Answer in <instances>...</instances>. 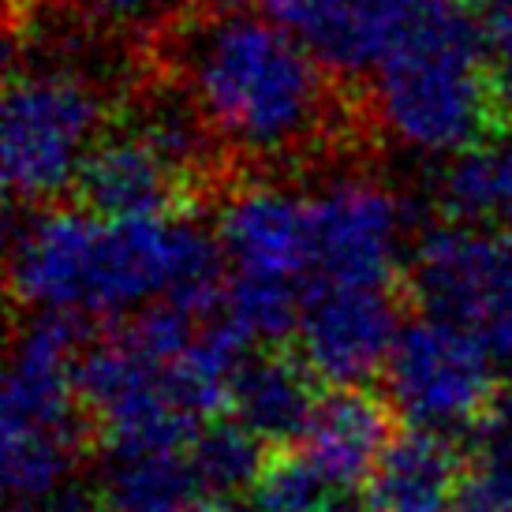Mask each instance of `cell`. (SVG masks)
Segmentation results:
<instances>
[{
	"mask_svg": "<svg viewBox=\"0 0 512 512\" xmlns=\"http://www.w3.org/2000/svg\"><path fill=\"white\" fill-rule=\"evenodd\" d=\"M217 273V236L180 210H38L15 228L8 251V285L19 307L75 326L214 296Z\"/></svg>",
	"mask_w": 512,
	"mask_h": 512,
	"instance_id": "obj_1",
	"label": "cell"
},
{
	"mask_svg": "<svg viewBox=\"0 0 512 512\" xmlns=\"http://www.w3.org/2000/svg\"><path fill=\"white\" fill-rule=\"evenodd\" d=\"M176 72L214 146L255 165L314 154L337 124L326 64L273 12H206L176 38Z\"/></svg>",
	"mask_w": 512,
	"mask_h": 512,
	"instance_id": "obj_2",
	"label": "cell"
},
{
	"mask_svg": "<svg viewBox=\"0 0 512 512\" xmlns=\"http://www.w3.org/2000/svg\"><path fill=\"white\" fill-rule=\"evenodd\" d=\"M251 333L225 296L165 303L83 352V393L105 441L191 438L232 400Z\"/></svg>",
	"mask_w": 512,
	"mask_h": 512,
	"instance_id": "obj_3",
	"label": "cell"
},
{
	"mask_svg": "<svg viewBox=\"0 0 512 512\" xmlns=\"http://www.w3.org/2000/svg\"><path fill=\"white\" fill-rule=\"evenodd\" d=\"M490 49L464 4L400 42L367 75L370 116L385 143L415 157H456L479 143L501 105Z\"/></svg>",
	"mask_w": 512,
	"mask_h": 512,
	"instance_id": "obj_4",
	"label": "cell"
},
{
	"mask_svg": "<svg viewBox=\"0 0 512 512\" xmlns=\"http://www.w3.org/2000/svg\"><path fill=\"white\" fill-rule=\"evenodd\" d=\"M109 75L79 45H30L8 75L0 169L15 202L42 206L79 187L86 161L109 135Z\"/></svg>",
	"mask_w": 512,
	"mask_h": 512,
	"instance_id": "obj_5",
	"label": "cell"
},
{
	"mask_svg": "<svg viewBox=\"0 0 512 512\" xmlns=\"http://www.w3.org/2000/svg\"><path fill=\"white\" fill-rule=\"evenodd\" d=\"M86 419L75 322L34 314L15 333L0 393V475L12 501H42L75 486Z\"/></svg>",
	"mask_w": 512,
	"mask_h": 512,
	"instance_id": "obj_6",
	"label": "cell"
},
{
	"mask_svg": "<svg viewBox=\"0 0 512 512\" xmlns=\"http://www.w3.org/2000/svg\"><path fill=\"white\" fill-rule=\"evenodd\" d=\"M217 251L225 303L255 341L296 329L311 281V210L307 191L258 180L232 191L217 214Z\"/></svg>",
	"mask_w": 512,
	"mask_h": 512,
	"instance_id": "obj_7",
	"label": "cell"
},
{
	"mask_svg": "<svg viewBox=\"0 0 512 512\" xmlns=\"http://www.w3.org/2000/svg\"><path fill=\"white\" fill-rule=\"evenodd\" d=\"M210 131L184 86L154 90L120 131H109L79 176L83 202L101 214H169L180 210L206 169Z\"/></svg>",
	"mask_w": 512,
	"mask_h": 512,
	"instance_id": "obj_8",
	"label": "cell"
},
{
	"mask_svg": "<svg viewBox=\"0 0 512 512\" xmlns=\"http://www.w3.org/2000/svg\"><path fill=\"white\" fill-rule=\"evenodd\" d=\"M423 311L468 329L512 370V228L460 221L430 228L412 255Z\"/></svg>",
	"mask_w": 512,
	"mask_h": 512,
	"instance_id": "obj_9",
	"label": "cell"
},
{
	"mask_svg": "<svg viewBox=\"0 0 512 512\" xmlns=\"http://www.w3.org/2000/svg\"><path fill=\"white\" fill-rule=\"evenodd\" d=\"M307 210H311L307 292L318 288L393 292L408 258V206L393 187L367 172H337L307 191Z\"/></svg>",
	"mask_w": 512,
	"mask_h": 512,
	"instance_id": "obj_10",
	"label": "cell"
},
{
	"mask_svg": "<svg viewBox=\"0 0 512 512\" xmlns=\"http://www.w3.org/2000/svg\"><path fill=\"white\" fill-rule=\"evenodd\" d=\"M494 370V356L468 329L427 311L400 326L385 356V397L412 427L449 434L483 423L498 397Z\"/></svg>",
	"mask_w": 512,
	"mask_h": 512,
	"instance_id": "obj_11",
	"label": "cell"
},
{
	"mask_svg": "<svg viewBox=\"0 0 512 512\" xmlns=\"http://www.w3.org/2000/svg\"><path fill=\"white\" fill-rule=\"evenodd\" d=\"M460 0H270V12L311 45L329 72L370 75L400 42Z\"/></svg>",
	"mask_w": 512,
	"mask_h": 512,
	"instance_id": "obj_12",
	"label": "cell"
},
{
	"mask_svg": "<svg viewBox=\"0 0 512 512\" xmlns=\"http://www.w3.org/2000/svg\"><path fill=\"white\" fill-rule=\"evenodd\" d=\"M400 333L393 292L378 288H318L299 303L296 344L299 359L314 378L356 385L382 370Z\"/></svg>",
	"mask_w": 512,
	"mask_h": 512,
	"instance_id": "obj_13",
	"label": "cell"
},
{
	"mask_svg": "<svg viewBox=\"0 0 512 512\" xmlns=\"http://www.w3.org/2000/svg\"><path fill=\"white\" fill-rule=\"evenodd\" d=\"M202 430L191 438L105 441L98 483L101 509L195 512L202 501L217 498L221 490L202 453Z\"/></svg>",
	"mask_w": 512,
	"mask_h": 512,
	"instance_id": "obj_14",
	"label": "cell"
},
{
	"mask_svg": "<svg viewBox=\"0 0 512 512\" xmlns=\"http://www.w3.org/2000/svg\"><path fill=\"white\" fill-rule=\"evenodd\" d=\"M299 456L337 490L367 486L378 456L389 445V412L382 400L344 385L329 397H318L307 427L299 434Z\"/></svg>",
	"mask_w": 512,
	"mask_h": 512,
	"instance_id": "obj_15",
	"label": "cell"
},
{
	"mask_svg": "<svg viewBox=\"0 0 512 512\" xmlns=\"http://www.w3.org/2000/svg\"><path fill=\"white\" fill-rule=\"evenodd\" d=\"M460 494L464 471L449 438L415 427L378 456L367 479V512H453Z\"/></svg>",
	"mask_w": 512,
	"mask_h": 512,
	"instance_id": "obj_16",
	"label": "cell"
},
{
	"mask_svg": "<svg viewBox=\"0 0 512 512\" xmlns=\"http://www.w3.org/2000/svg\"><path fill=\"white\" fill-rule=\"evenodd\" d=\"M314 370L299 359H277V356H262V359H247L240 370V378L232 385V400L228 408L236 415L251 438L258 441H292L303 434L307 419H311L314 397L311 389Z\"/></svg>",
	"mask_w": 512,
	"mask_h": 512,
	"instance_id": "obj_17",
	"label": "cell"
},
{
	"mask_svg": "<svg viewBox=\"0 0 512 512\" xmlns=\"http://www.w3.org/2000/svg\"><path fill=\"white\" fill-rule=\"evenodd\" d=\"M441 199L460 221L512 228V128L449 157Z\"/></svg>",
	"mask_w": 512,
	"mask_h": 512,
	"instance_id": "obj_18",
	"label": "cell"
},
{
	"mask_svg": "<svg viewBox=\"0 0 512 512\" xmlns=\"http://www.w3.org/2000/svg\"><path fill=\"white\" fill-rule=\"evenodd\" d=\"M344 490L326 483L303 456H285L262 464L251 483V512H344Z\"/></svg>",
	"mask_w": 512,
	"mask_h": 512,
	"instance_id": "obj_19",
	"label": "cell"
},
{
	"mask_svg": "<svg viewBox=\"0 0 512 512\" xmlns=\"http://www.w3.org/2000/svg\"><path fill=\"white\" fill-rule=\"evenodd\" d=\"M57 4H64L90 27L131 34V30H154L157 23H165L176 0H57Z\"/></svg>",
	"mask_w": 512,
	"mask_h": 512,
	"instance_id": "obj_20",
	"label": "cell"
},
{
	"mask_svg": "<svg viewBox=\"0 0 512 512\" xmlns=\"http://www.w3.org/2000/svg\"><path fill=\"white\" fill-rule=\"evenodd\" d=\"M479 460H483L479 471L512 479V389L494 397L490 412L479 423Z\"/></svg>",
	"mask_w": 512,
	"mask_h": 512,
	"instance_id": "obj_21",
	"label": "cell"
},
{
	"mask_svg": "<svg viewBox=\"0 0 512 512\" xmlns=\"http://www.w3.org/2000/svg\"><path fill=\"white\" fill-rule=\"evenodd\" d=\"M453 512H512V479L479 471V479L464 486Z\"/></svg>",
	"mask_w": 512,
	"mask_h": 512,
	"instance_id": "obj_22",
	"label": "cell"
},
{
	"mask_svg": "<svg viewBox=\"0 0 512 512\" xmlns=\"http://www.w3.org/2000/svg\"><path fill=\"white\" fill-rule=\"evenodd\" d=\"M475 15L501 64H512V0H475Z\"/></svg>",
	"mask_w": 512,
	"mask_h": 512,
	"instance_id": "obj_23",
	"label": "cell"
},
{
	"mask_svg": "<svg viewBox=\"0 0 512 512\" xmlns=\"http://www.w3.org/2000/svg\"><path fill=\"white\" fill-rule=\"evenodd\" d=\"M12 512H94V505H90L75 486H68V490H60V494H53V498L15 501Z\"/></svg>",
	"mask_w": 512,
	"mask_h": 512,
	"instance_id": "obj_24",
	"label": "cell"
},
{
	"mask_svg": "<svg viewBox=\"0 0 512 512\" xmlns=\"http://www.w3.org/2000/svg\"><path fill=\"white\" fill-rule=\"evenodd\" d=\"M195 512H251L247 501H236V494H217V498L202 501Z\"/></svg>",
	"mask_w": 512,
	"mask_h": 512,
	"instance_id": "obj_25",
	"label": "cell"
},
{
	"mask_svg": "<svg viewBox=\"0 0 512 512\" xmlns=\"http://www.w3.org/2000/svg\"><path fill=\"white\" fill-rule=\"evenodd\" d=\"M498 94L501 101L512 109V64H501V72H498Z\"/></svg>",
	"mask_w": 512,
	"mask_h": 512,
	"instance_id": "obj_26",
	"label": "cell"
}]
</instances>
